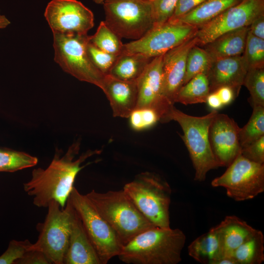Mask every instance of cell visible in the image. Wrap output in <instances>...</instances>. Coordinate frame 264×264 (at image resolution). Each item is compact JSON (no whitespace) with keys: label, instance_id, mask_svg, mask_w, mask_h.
Instances as JSON below:
<instances>
[{"label":"cell","instance_id":"obj_1","mask_svg":"<svg viewBox=\"0 0 264 264\" xmlns=\"http://www.w3.org/2000/svg\"><path fill=\"white\" fill-rule=\"evenodd\" d=\"M80 149V142L78 140L69 147L63 155L57 150L46 168H38L32 171L30 179L23 184V189L33 198L34 205L47 208L51 201L55 200L62 208L65 207L78 173L91 162L81 164L101 153V150H88L75 159Z\"/></svg>","mask_w":264,"mask_h":264},{"label":"cell","instance_id":"obj_2","mask_svg":"<svg viewBox=\"0 0 264 264\" xmlns=\"http://www.w3.org/2000/svg\"><path fill=\"white\" fill-rule=\"evenodd\" d=\"M186 237L179 229L154 227L123 246L117 256L128 264H177Z\"/></svg>","mask_w":264,"mask_h":264},{"label":"cell","instance_id":"obj_3","mask_svg":"<svg viewBox=\"0 0 264 264\" xmlns=\"http://www.w3.org/2000/svg\"><path fill=\"white\" fill-rule=\"evenodd\" d=\"M92 206L108 222L124 246L141 232L155 227L136 207L122 189L85 195Z\"/></svg>","mask_w":264,"mask_h":264},{"label":"cell","instance_id":"obj_4","mask_svg":"<svg viewBox=\"0 0 264 264\" xmlns=\"http://www.w3.org/2000/svg\"><path fill=\"white\" fill-rule=\"evenodd\" d=\"M123 190L140 213L154 226L170 227L172 190L159 175L150 172L141 173L126 183Z\"/></svg>","mask_w":264,"mask_h":264},{"label":"cell","instance_id":"obj_5","mask_svg":"<svg viewBox=\"0 0 264 264\" xmlns=\"http://www.w3.org/2000/svg\"><path fill=\"white\" fill-rule=\"evenodd\" d=\"M217 113V110H212L206 115L194 116L174 106L167 117V122L174 120L181 127L182 139L195 170L194 179L196 181H204L209 171L220 167L211 150L208 137L210 125Z\"/></svg>","mask_w":264,"mask_h":264},{"label":"cell","instance_id":"obj_6","mask_svg":"<svg viewBox=\"0 0 264 264\" xmlns=\"http://www.w3.org/2000/svg\"><path fill=\"white\" fill-rule=\"evenodd\" d=\"M44 221L37 226L39 235L32 248L42 251L51 264H64L75 210L68 198L66 206L52 200Z\"/></svg>","mask_w":264,"mask_h":264},{"label":"cell","instance_id":"obj_7","mask_svg":"<svg viewBox=\"0 0 264 264\" xmlns=\"http://www.w3.org/2000/svg\"><path fill=\"white\" fill-rule=\"evenodd\" d=\"M53 34L54 60L62 69L79 80L100 88L104 75L93 65L87 50V34Z\"/></svg>","mask_w":264,"mask_h":264},{"label":"cell","instance_id":"obj_8","mask_svg":"<svg viewBox=\"0 0 264 264\" xmlns=\"http://www.w3.org/2000/svg\"><path fill=\"white\" fill-rule=\"evenodd\" d=\"M106 25L120 38L137 40L153 26L149 0H106Z\"/></svg>","mask_w":264,"mask_h":264},{"label":"cell","instance_id":"obj_9","mask_svg":"<svg viewBox=\"0 0 264 264\" xmlns=\"http://www.w3.org/2000/svg\"><path fill=\"white\" fill-rule=\"evenodd\" d=\"M101 264L117 256L123 246L108 222L92 206L86 195L74 187L69 197Z\"/></svg>","mask_w":264,"mask_h":264},{"label":"cell","instance_id":"obj_10","mask_svg":"<svg viewBox=\"0 0 264 264\" xmlns=\"http://www.w3.org/2000/svg\"><path fill=\"white\" fill-rule=\"evenodd\" d=\"M227 167L221 176L212 180L213 187L225 188L227 196L237 201L252 199L264 191V164L240 154Z\"/></svg>","mask_w":264,"mask_h":264},{"label":"cell","instance_id":"obj_11","mask_svg":"<svg viewBox=\"0 0 264 264\" xmlns=\"http://www.w3.org/2000/svg\"><path fill=\"white\" fill-rule=\"evenodd\" d=\"M198 30L196 26L168 21L154 26L140 38L124 44L122 53H139L153 59L193 37Z\"/></svg>","mask_w":264,"mask_h":264},{"label":"cell","instance_id":"obj_12","mask_svg":"<svg viewBox=\"0 0 264 264\" xmlns=\"http://www.w3.org/2000/svg\"><path fill=\"white\" fill-rule=\"evenodd\" d=\"M263 14L264 0H242L198 27L195 35L197 45L202 47L224 33L249 26L255 19Z\"/></svg>","mask_w":264,"mask_h":264},{"label":"cell","instance_id":"obj_13","mask_svg":"<svg viewBox=\"0 0 264 264\" xmlns=\"http://www.w3.org/2000/svg\"><path fill=\"white\" fill-rule=\"evenodd\" d=\"M44 17L53 33L86 35L94 26L92 12L77 0H52Z\"/></svg>","mask_w":264,"mask_h":264},{"label":"cell","instance_id":"obj_14","mask_svg":"<svg viewBox=\"0 0 264 264\" xmlns=\"http://www.w3.org/2000/svg\"><path fill=\"white\" fill-rule=\"evenodd\" d=\"M163 55L153 58L137 80V101L135 109H153L158 114L159 121L166 123L167 116L174 106H170L163 96Z\"/></svg>","mask_w":264,"mask_h":264},{"label":"cell","instance_id":"obj_15","mask_svg":"<svg viewBox=\"0 0 264 264\" xmlns=\"http://www.w3.org/2000/svg\"><path fill=\"white\" fill-rule=\"evenodd\" d=\"M237 123L227 115L218 112L209 128L210 147L220 167H227L241 154L239 131Z\"/></svg>","mask_w":264,"mask_h":264},{"label":"cell","instance_id":"obj_16","mask_svg":"<svg viewBox=\"0 0 264 264\" xmlns=\"http://www.w3.org/2000/svg\"><path fill=\"white\" fill-rule=\"evenodd\" d=\"M195 36L166 52L162 59V93L171 106L183 85L186 72V61L191 49L197 45Z\"/></svg>","mask_w":264,"mask_h":264},{"label":"cell","instance_id":"obj_17","mask_svg":"<svg viewBox=\"0 0 264 264\" xmlns=\"http://www.w3.org/2000/svg\"><path fill=\"white\" fill-rule=\"evenodd\" d=\"M247 70L242 55L213 61L206 74L210 93L227 86L237 97Z\"/></svg>","mask_w":264,"mask_h":264},{"label":"cell","instance_id":"obj_18","mask_svg":"<svg viewBox=\"0 0 264 264\" xmlns=\"http://www.w3.org/2000/svg\"><path fill=\"white\" fill-rule=\"evenodd\" d=\"M100 88L110 102L114 117L128 118L136 108L137 80H123L107 74L104 75Z\"/></svg>","mask_w":264,"mask_h":264},{"label":"cell","instance_id":"obj_19","mask_svg":"<svg viewBox=\"0 0 264 264\" xmlns=\"http://www.w3.org/2000/svg\"><path fill=\"white\" fill-rule=\"evenodd\" d=\"M64 264H101L76 211Z\"/></svg>","mask_w":264,"mask_h":264},{"label":"cell","instance_id":"obj_20","mask_svg":"<svg viewBox=\"0 0 264 264\" xmlns=\"http://www.w3.org/2000/svg\"><path fill=\"white\" fill-rule=\"evenodd\" d=\"M221 239L222 256L232 257L234 251L256 229L236 216H227L215 226Z\"/></svg>","mask_w":264,"mask_h":264},{"label":"cell","instance_id":"obj_21","mask_svg":"<svg viewBox=\"0 0 264 264\" xmlns=\"http://www.w3.org/2000/svg\"><path fill=\"white\" fill-rule=\"evenodd\" d=\"M249 26L224 33L202 46L213 61L242 55L244 51Z\"/></svg>","mask_w":264,"mask_h":264},{"label":"cell","instance_id":"obj_22","mask_svg":"<svg viewBox=\"0 0 264 264\" xmlns=\"http://www.w3.org/2000/svg\"><path fill=\"white\" fill-rule=\"evenodd\" d=\"M190 256L203 264H216L222 256L220 234L216 226L194 240L188 246Z\"/></svg>","mask_w":264,"mask_h":264},{"label":"cell","instance_id":"obj_23","mask_svg":"<svg viewBox=\"0 0 264 264\" xmlns=\"http://www.w3.org/2000/svg\"><path fill=\"white\" fill-rule=\"evenodd\" d=\"M241 0H206L189 12L172 22H178L198 27Z\"/></svg>","mask_w":264,"mask_h":264},{"label":"cell","instance_id":"obj_24","mask_svg":"<svg viewBox=\"0 0 264 264\" xmlns=\"http://www.w3.org/2000/svg\"><path fill=\"white\" fill-rule=\"evenodd\" d=\"M152 59L139 53H122L108 74L123 80L136 81Z\"/></svg>","mask_w":264,"mask_h":264},{"label":"cell","instance_id":"obj_25","mask_svg":"<svg viewBox=\"0 0 264 264\" xmlns=\"http://www.w3.org/2000/svg\"><path fill=\"white\" fill-rule=\"evenodd\" d=\"M236 264H261L264 261V236L262 232L255 233L233 253Z\"/></svg>","mask_w":264,"mask_h":264},{"label":"cell","instance_id":"obj_26","mask_svg":"<svg viewBox=\"0 0 264 264\" xmlns=\"http://www.w3.org/2000/svg\"><path fill=\"white\" fill-rule=\"evenodd\" d=\"M210 93L208 80L206 74L200 73L191 78L179 90L175 102L184 105L206 103Z\"/></svg>","mask_w":264,"mask_h":264},{"label":"cell","instance_id":"obj_27","mask_svg":"<svg viewBox=\"0 0 264 264\" xmlns=\"http://www.w3.org/2000/svg\"><path fill=\"white\" fill-rule=\"evenodd\" d=\"M37 157L28 153L0 148V172H14L37 165Z\"/></svg>","mask_w":264,"mask_h":264},{"label":"cell","instance_id":"obj_28","mask_svg":"<svg viewBox=\"0 0 264 264\" xmlns=\"http://www.w3.org/2000/svg\"><path fill=\"white\" fill-rule=\"evenodd\" d=\"M121 39L104 21H102L95 34L89 36V42L98 48L118 56L123 50L124 44Z\"/></svg>","mask_w":264,"mask_h":264},{"label":"cell","instance_id":"obj_29","mask_svg":"<svg viewBox=\"0 0 264 264\" xmlns=\"http://www.w3.org/2000/svg\"><path fill=\"white\" fill-rule=\"evenodd\" d=\"M213 61L209 54L202 47L197 45L193 46L187 58L183 85L197 74H206Z\"/></svg>","mask_w":264,"mask_h":264},{"label":"cell","instance_id":"obj_30","mask_svg":"<svg viewBox=\"0 0 264 264\" xmlns=\"http://www.w3.org/2000/svg\"><path fill=\"white\" fill-rule=\"evenodd\" d=\"M247 124L239 131L240 143L243 147L264 136V107L254 106Z\"/></svg>","mask_w":264,"mask_h":264},{"label":"cell","instance_id":"obj_31","mask_svg":"<svg viewBox=\"0 0 264 264\" xmlns=\"http://www.w3.org/2000/svg\"><path fill=\"white\" fill-rule=\"evenodd\" d=\"M242 56L248 70L264 67V39L254 36L248 30Z\"/></svg>","mask_w":264,"mask_h":264},{"label":"cell","instance_id":"obj_32","mask_svg":"<svg viewBox=\"0 0 264 264\" xmlns=\"http://www.w3.org/2000/svg\"><path fill=\"white\" fill-rule=\"evenodd\" d=\"M243 85L249 91L252 106L264 107V67L248 69Z\"/></svg>","mask_w":264,"mask_h":264},{"label":"cell","instance_id":"obj_33","mask_svg":"<svg viewBox=\"0 0 264 264\" xmlns=\"http://www.w3.org/2000/svg\"><path fill=\"white\" fill-rule=\"evenodd\" d=\"M128 118L131 128L136 131L150 129L160 121L157 112L149 108L135 109Z\"/></svg>","mask_w":264,"mask_h":264},{"label":"cell","instance_id":"obj_34","mask_svg":"<svg viewBox=\"0 0 264 264\" xmlns=\"http://www.w3.org/2000/svg\"><path fill=\"white\" fill-rule=\"evenodd\" d=\"M87 50L88 55L96 67L104 75L109 73L118 56L105 52L88 43Z\"/></svg>","mask_w":264,"mask_h":264},{"label":"cell","instance_id":"obj_35","mask_svg":"<svg viewBox=\"0 0 264 264\" xmlns=\"http://www.w3.org/2000/svg\"><path fill=\"white\" fill-rule=\"evenodd\" d=\"M154 26L168 22L173 15L177 0H150Z\"/></svg>","mask_w":264,"mask_h":264},{"label":"cell","instance_id":"obj_36","mask_svg":"<svg viewBox=\"0 0 264 264\" xmlns=\"http://www.w3.org/2000/svg\"><path fill=\"white\" fill-rule=\"evenodd\" d=\"M32 245L28 240H11L7 249L0 256V264H15L26 251L31 249Z\"/></svg>","mask_w":264,"mask_h":264},{"label":"cell","instance_id":"obj_37","mask_svg":"<svg viewBox=\"0 0 264 264\" xmlns=\"http://www.w3.org/2000/svg\"><path fill=\"white\" fill-rule=\"evenodd\" d=\"M241 154L250 161L264 163V136L241 148Z\"/></svg>","mask_w":264,"mask_h":264},{"label":"cell","instance_id":"obj_38","mask_svg":"<svg viewBox=\"0 0 264 264\" xmlns=\"http://www.w3.org/2000/svg\"><path fill=\"white\" fill-rule=\"evenodd\" d=\"M51 263L42 251L32 249L25 252L15 264H50Z\"/></svg>","mask_w":264,"mask_h":264},{"label":"cell","instance_id":"obj_39","mask_svg":"<svg viewBox=\"0 0 264 264\" xmlns=\"http://www.w3.org/2000/svg\"><path fill=\"white\" fill-rule=\"evenodd\" d=\"M206 0H177L173 16L169 21H174L189 12Z\"/></svg>","mask_w":264,"mask_h":264},{"label":"cell","instance_id":"obj_40","mask_svg":"<svg viewBox=\"0 0 264 264\" xmlns=\"http://www.w3.org/2000/svg\"><path fill=\"white\" fill-rule=\"evenodd\" d=\"M249 31L254 36L264 39V14L252 21L249 25Z\"/></svg>","mask_w":264,"mask_h":264},{"label":"cell","instance_id":"obj_41","mask_svg":"<svg viewBox=\"0 0 264 264\" xmlns=\"http://www.w3.org/2000/svg\"><path fill=\"white\" fill-rule=\"evenodd\" d=\"M223 106L230 104L236 97L234 90L229 87L223 86L215 91Z\"/></svg>","mask_w":264,"mask_h":264},{"label":"cell","instance_id":"obj_42","mask_svg":"<svg viewBox=\"0 0 264 264\" xmlns=\"http://www.w3.org/2000/svg\"><path fill=\"white\" fill-rule=\"evenodd\" d=\"M206 103L212 110H217L223 106L220 98L215 91L209 93L207 97Z\"/></svg>","mask_w":264,"mask_h":264},{"label":"cell","instance_id":"obj_43","mask_svg":"<svg viewBox=\"0 0 264 264\" xmlns=\"http://www.w3.org/2000/svg\"><path fill=\"white\" fill-rule=\"evenodd\" d=\"M10 23V22L8 19L0 13V29L6 27Z\"/></svg>","mask_w":264,"mask_h":264},{"label":"cell","instance_id":"obj_44","mask_svg":"<svg viewBox=\"0 0 264 264\" xmlns=\"http://www.w3.org/2000/svg\"><path fill=\"white\" fill-rule=\"evenodd\" d=\"M94 2H95L96 3L100 4V3H103L104 1H105L106 0H93Z\"/></svg>","mask_w":264,"mask_h":264},{"label":"cell","instance_id":"obj_45","mask_svg":"<svg viewBox=\"0 0 264 264\" xmlns=\"http://www.w3.org/2000/svg\"></svg>","mask_w":264,"mask_h":264}]
</instances>
